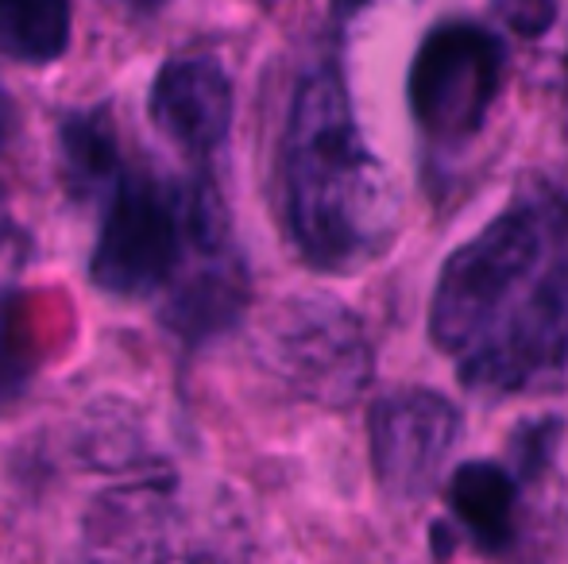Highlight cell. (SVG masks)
Listing matches in <instances>:
<instances>
[{
    "mask_svg": "<svg viewBox=\"0 0 568 564\" xmlns=\"http://www.w3.org/2000/svg\"><path fill=\"white\" fill-rule=\"evenodd\" d=\"M286 228L317 271H348L390 228V182L359 136L341 74L302 78L283 132Z\"/></svg>",
    "mask_w": 568,
    "mask_h": 564,
    "instance_id": "1",
    "label": "cell"
},
{
    "mask_svg": "<svg viewBox=\"0 0 568 564\" xmlns=\"http://www.w3.org/2000/svg\"><path fill=\"white\" fill-rule=\"evenodd\" d=\"M229 248L225 202L210 182L171 186L151 174L124 171L109 189L90 275L105 294L148 298L179 279L190 252L217 256Z\"/></svg>",
    "mask_w": 568,
    "mask_h": 564,
    "instance_id": "2",
    "label": "cell"
},
{
    "mask_svg": "<svg viewBox=\"0 0 568 564\" xmlns=\"http://www.w3.org/2000/svg\"><path fill=\"white\" fill-rule=\"evenodd\" d=\"M546 259V221L534 205H515L445 259L429 301V337L460 360L507 309L515 290Z\"/></svg>",
    "mask_w": 568,
    "mask_h": 564,
    "instance_id": "3",
    "label": "cell"
},
{
    "mask_svg": "<svg viewBox=\"0 0 568 564\" xmlns=\"http://www.w3.org/2000/svg\"><path fill=\"white\" fill-rule=\"evenodd\" d=\"M456 368L471 391L487 394L568 391V259L538 267L518 286Z\"/></svg>",
    "mask_w": 568,
    "mask_h": 564,
    "instance_id": "4",
    "label": "cell"
},
{
    "mask_svg": "<svg viewBox=\"0 0 568 564\" xmlns=\"http://www.w3.org/2000/svg\"><path fill=\"white\" fill-rule=\"evenodd\" d=\"M507 78V43L471 20L437 23L410 66V109L426 140L460 147L484 132Z\"/></svg>",
    "mask_w": 568,
    "mask_h": 564,
    "instance_id": "5",
    "label": "cell"
},
{
    "mask_svg": "<svg viewBox=\"0 0 568 564\" xmlns=\"http://www.w3.org/2000/svg\"><path fill=\"white\" fill-rule=\"evenodd\" d=\"M267 345L286 383L322 407H352L372 383V348L356 314L337 298H291L271 321Z\"/></svg>",
    "mask_w": 568,
    "mask_h": 564,
    "instance_id": "6",
    "label": "cell"
},
{
    "mask_svg": "<svg viewBox=\"0 0 568 564\" xmlns=\"http://www.w3.org/2000/svg\"><path fill=\"white\" fill-rule=\"evenodd\" d=\"M372 468L383 495L414 503L429 495L464 437V414L453 399L429 387H398L367 414Z\"/></svg>",
    "mask_w": 568,
    "mask_h": 564,
    "instance_id": "7",
    "label": "cell"
},
{
    "mask_svg": "<svg viewBox=\"0 0 568 564\" xmlns=\"http://www.w3.org/2000/svg\"><path fill=\"white\" fill-rule=\"evenodd\" d=\"M232 78L213 54L163 62L151 85V121L190 155H213L232 132Z\"/></svg>",
    "mask_w": 568,
    "mask_h": 564,
    "instance_id": "8",
    "label": "cell"
},
{
    "mask_svg": "<svg viewBox=\"0 0 568 564\" xmlns=\"http://www.w3.org/2000/svg\"><path fill=\"white\" fill-rule=\"evenodd\" d=\"M247 306V271L236 252L202 259V271H194L182 286H174L171 301L163 309V321L182 340H205L232 329Z\"/></svg>",
    "mask_w": 568,
    "mask_h": 564,
    "instance_id": "9",
    "label": "cell"
},
{
    "mask_svg": "<svg viewBox=\"0 0 568 564\" xmlns=\"http://www.w3.org/2000/svg\"><path fill=\"white\" fill-rule=\"evenodd\" d=\"M515 475L487 460H468L449 480V506L479 550L503 553L515 542Z\"/></svg>",
    "mask_w": 568,
    "mask_h": 564,
    "instance_id": "10",
    "label": "cell"
},
{
    "mask_svg": "<svg viewBox=\"0 0 568 564\" xmlns=\"http://www.w3.org/2000/svg\"><path fill=\"white\" fill-rule=\"evenodd\" d=\"M59 147H62L67 186L74 197L105 194V189H113L120 182V174H124L116 124L105 105L70 113L59 129Z\"/></svg>",
    "mask_w": 568,
    "mask_h": 564,
    "instance_id": "11",
    "label": "cell"
},
{
    "mask_svg": "<svg viewBox=\"0 0 568 564\" xmlns=\"http://www.w3.org/2000/svg\"><path fill=\"white\" fill-rule=\"evenodd\" d=\"M74 31L70 0H0V54L28 66L62 59Z\"/></svg>",
    "mask_w": 568,
    "mask_h": 564,
    "instance_id": "12",
    "label": "cell"
},
{
    "mask_svg": "<svg viewBox=\"0 0 568 564\" xmlns=\"http://www.w3.org/2000/svg\"><path fill=\"white\" fill-rule=\"evenodd\" d=\"M39 368L36 329H31L28 298L23 294H0V407L20 399Z\"/></svg>",
    "mask_w": 568,
    "mask_h": 564,
    "instance_id": "13",
    "label": "cell"
},
{
    "mask_svg": "<svg viewBox=\"0 0 568 564\" xmlns=\"http://www.w3.org/2000/svg\"><path fill=\"white\" fill-rule=\"evenodd\" d=\"M495 16L515 31L518 39H541L557 23L561 0H491Z\"/></svg>",
    "mask_w": 568,
    "mask_h": 564,
    "instance_id": "14",
    "label": "cell"
},
{
    "mask_svg": "<svg viewBox=\"0 0 568 564\" xmlns=\"http://www.w3.org/2000/svg\"><path fill=\"white\" fill-rule=\"evenodd\" d=\"M16 121H20V113H16V101H12V93H8L4 85H0V147H4V143L12 140Z\"/></svg>",
    "mask_w": 568,
    "mask_h": 564,
    "instance_id": "15",
    "label": "cell"
},
{
    "mask_svg": "<svg viewBox=\"0 0 568 564\" xmlns=\"http://www.w3.org/2000/svg\"><path fill=\"white\" fill-rule=\"evenodd\" d=\"M364 4H367V0H333V12H337L341 20H348V16H356Z\"/></svg>",
    "mask_w": 568,
    "mask_h": 564,
    "instance_id": "16",
    "label": "cell"
},
{
    "mask_svg": "<svg viewBox=\"0 0 568 564\" xmlns=\"http://www.w3.org/2000/svg\"><path fill=\"white\" fill-rule=\"evenodd\" d=\"M124 4L132 8V12H143V16H148V12H159V8H163L166 0H124Z\"/></svg>",
    "mask_w": 568,
    "mask_h": 564,
    "instance_id": "17",
    "label": "cell"
},
{
    "mask_svg": "<svg viewBox=\"0 0 568 564\" xmlns=\"http://www.w3.org/2000/svg\"><path fill=\"white\" fill-rule=\"evenodd\" d=\"M4 228H8V194L0 186V236H4Z\"/></svg>",
    "mask_w": 568,
    "mask_h": 564,
    "instance_id": "18",
    "label": "cell"
}]
</instances>
